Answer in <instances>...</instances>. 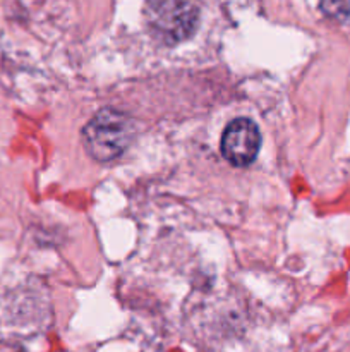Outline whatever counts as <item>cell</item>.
<instances>
[{
	"instance_id": "obj_1",
	"label": "cell",
	"mask_w": 350,
	"mask_h": 352,
	"mask_svg": "<svg viewBox=\"0 0 350 352\" xmlns=\"http://www.w3.org/2000/svg\"><path fill=\"white\" fill-rule=\"evenodd\" d=\"M134 140V120L115 109H102L82 129V146L96 162H110Z\"/></svg>"
},
{
	"instance_id": "obj_2",
	"label": "cell",
	"mask_w": 350,
	"mask_h": 352,
	"mask_svg": "<svg viewBox=\"0 0 350 352\" xmlns=\"http://www.w3.org/2000/svg\"><path fill=\"white\" fill-rule=\"evenodd\" d=\"M199 23L194 0H150L146 24L150 33L163 45H175L192 36Z\"/></svg>"
},
{
	"instance_id": "obj_3",
	"label": "cell",
	"mask_w": 350,
	"mask_h": 352,
	"mask_svg": "<svg viewBox=\"0 0 350 352\" xmlns=\"http://www.w3.org/2000/svg\"><path fill=\"white\" fill-rule=\"evenodd\" d=\"M261 146V134L250 119L232 120L222 136V155L233 167H249L257 157Z\"/></svg>"
},
{
	"instance_id": "obj_4",
	"label": "cell",
	"mask_w": 350,
	"mask_h": 352,
	"mask_svg": "<svg viewBox=\"0 0 350 352\" xmlns=\"http://www.w3.org/2000/svg\"><path fill=\"white\" fill-rule=\"evenodd\" d=\"M319 7L331 19L345 21L350 17V0H321Z\"/></svg>"
}]
</instances>
